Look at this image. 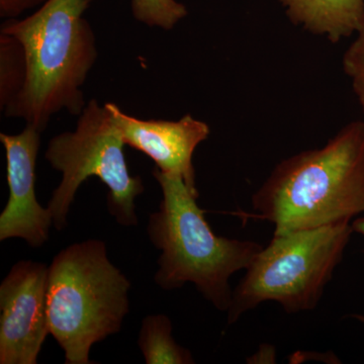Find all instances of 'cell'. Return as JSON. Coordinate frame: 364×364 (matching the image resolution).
Segmentation results:
<instances>
[{"label": "cell", "instance_id": "6da1fadb", "mask_svg": "<svg viewBox=\"0 0 364 364\" xmlns=\"http://www.w3.org/2000/svg\"><path fill=\"white\" fill-rule=\"evenodd\" d=\"M246 218L273 235L352 221L364 213V123L345 124L325 146L282 160L252 196Z\"/></svg>", "mask_w": 364, "mask_h": 364}, {"label": "cell", "instance_id": "7a4b0ae2", "mask_svg": "<svg viewBox=\"0 0 364 364\" xmlns=\"http://www.w3.org/2000/svg\"><path fill=\"white\" fill-rule=\"evenodd\" d=\"M91 0H47L23 20H7L0 33L25 50L23 90L4 109L42 133L61 111L79 117L86 104L82 87L97 59L95 35L85 18Z\"/></svg>", "mask_w": 364, "mask_h": 364}, {"label": "cell", "instance_id": "3957f363", "mask_svg": "<svg viewBox=\"0 0 364 364\" xmlns=\"http://www.w3.org/2000/svg\"><path fill=\"white\" fill-rule=\"evenodd\" d=\"M153 176L163 195L147 227L150 241L161 250L155 282L166 291L191 282L215 308L228 312L233 294L230 279L247 269L263 246L217 236L196 203L198 196L181 177L157 168Z\"/></svg>", "mask_w": 364, "mask_h": 364}, {"label": "cell", "instance_id": "277c9868", "mask_svg": "<svg viewBox=\"0 0 364 364\" xmlns=\"http://www.w3.org/2000/svg\"><path fill=\"white\" fill-rule=\"evenodd\" d=\"M130 287L102 241L75 243L55 256L48 267V318L66 364L91 363L92 345L121 330Z\"/></svg>", "mask_w": 364, "mask_h": 364}, {"label": "cell", "instance_id": "5b68a950", "mask_svg": "<svg viewBox=\"0 0 364 364\" xmlns=\"http://www.w3.org/2000/svg\"><path fill=\"white\" fill-rule=\"evenodd\" d=\"M352 234L351 221H342L273 235L233 289L228 324L267 301L279 304L287 314L315 310Z\"/></svg>", "mask_w": 364, "mask_h": 364}, {"label": "cell", "instance_id": "8992f818", "mask_svg": "<svg viewBox=\"0 0 364 364\" xmlns=\"http://www.w3.org/2000/svg\"><path fill=\"white\" fill-rule=\"evenodd\" d=\"M123 136L107 105L90 100L78 117L75 130L51 139L45 157L52 168L62 173L48 208L53 225L61 231L79 186L91 176L109 188L107 208L123 226H136L135 200L144 193L140 176H132L124 157Z\"/></svg>", "mask_w": 364, "mask_h": 364}, {"label": "cell", "instance_id": "52a82bcc", "mask_svg": "<svg viewBox=\"0 0 364 364\" xmlns=\"http://www.w3.org/2000/svg\"><path fill=\"white\" fill-rule=\"evenodd\" d=\"M48 267L16 263L0 286V364H37L48 334Z\"/></svg>", "mask_w": 364, "mask_h": 364}, {"label": "cell", "instance_id": "ba28073f", "mask_svg": "<svg viewBox=\"0 0 364 364\" xmlns=\"http://www.w3.org/2000/svg\"><path fill=\"white\" fill-rule=\"evenodd\" d=\"M6 150L9 202L0 215V241L23 239L39 248L49 239L53 218L36 196V167L41 145V132L26 124L18 135L0 134Z\"/></svg>", "mask_w": 364, "mask_h": 364}, {"label": "cell", "instance_id": "9c48e42d", "mask_svg": "<svg viewBox=\"0 0 364 364\" xmlns=\"http://www.w3.org/2000/svg\"><path fill=\"white\" fill-rule=\"evenodd\" d=\"M126 145L147 155L165 173L179 176L195 195L200 196L196 184L193 153L207 140L210 126L186 114L178 121L141 119L126 114L112 102H107Z\"/></svg>", "mask_w": 364, "mask_h": 364}, {"label": "cell", "instance_id": "30bf717a", "mask_svg": "<svg viewBox=\"0 0 364 364\" xmlns=\"http://www.w3.org/2000/svg\"><path fill=\"white\" fill-rule=\"evenodd\" d=\"M294 26L331 43L358 33L364 25V0H279Z\"/></svg>", "mask_w": 364, "mask_h": 364}, {"label": "cell", "instance_id": "8fae6325", "mask_svg": "<svg viewBox=\"0 0 364 364\" xmlns=\"http://www.w3.org/2000/svg\"><path fill=\"white\" fill-rule=\"evenodd\" d=\"M138 343L146 363H195L191 352L177 344L172 336L171 321L167 316L152 315L144 318Z\"/></svg>", "mask_w": 364, "mask_h": 364}, {"label": "cell", "instance_id": "7c38bea8", "mask_svg": "<svg viewBox=\"0 0 364 364\" xmlns=\"http://www.w3.org/2000/svg\"><path fill=\"white\" fill-rule=\"evenodd\" d=\"M26 78L25 50L13 36L0 33V107L2 111L23 90Z\"/></svg>", "mask_w": 364, "mask_h": 364}, {"label": "cell", "instance_id": "4fadbf2b", "mask_svg": "<svg viewBox=\"0 0 364 364\" xmlns=\"http://www.w3.org/2000/svg\"><path fill=\"white\" fill-rule=\"evenodd\" d=\"M132 14L139 23L162 30H172L188 16V9L177 0H132Z\"/></svg>", "mask_w": 364, "mask_h": 364}, {"label": "cell", "instance_id": "5bb4252c", "mask_svg": "<svg viewBox=\"0 0 364 364\" xmlns=\"http://www.w3.org/2000/svg\"><path fill=\"white\" fill-rule=\"evenodd\" d=\"M356 35V39L349 46L342 60L343 70L351 78L364 74V25Z\"/></svg>", "mask_w": 364, "mask_h": 364}, {"label": "cell", "instance_id": "9a60e30c", "mask_svg": "<svg viewBox=\"0 0 364 364\" xmlns=\"http://www.w3.org/2000/svg\"><path fill=\"white\" fill-rule=\"evenodd\" d=\"M47 0H0V16L14 20L33 7L43 6Z\"/></svg>", "mask_w": 364, "mask_h": 364}, {"label": "cell", "instance_id": "2e32d148", "mask_svg": "<svg viewBox=\"0 0 364 364\" xmlns=\"http://www.w3.org/2000/svg\"><path fill=\"white\" fill-rule=\"evenodd\" d=\"M351 227L352 230H353V233L364 237V217H358L352 220ZM350 317L364 325V315H361V314H353V315H350Z\"/></svg>", "mask_w": 364, "mask_h": 364}, {"label": "cell", "instance_id": "e0dca14e", "mask_svg": "<svg viewBox=\"0 0 364 364\" xmlns=\"http://www.w3.org/2000/svg\"><path fill=\"white\" fill-rule=\"evenodd\" d=\"M352 87L364 112V74L352 78Z\"/></svg>", "mask_w": 364, "mask_h": 364}]
</instances>
